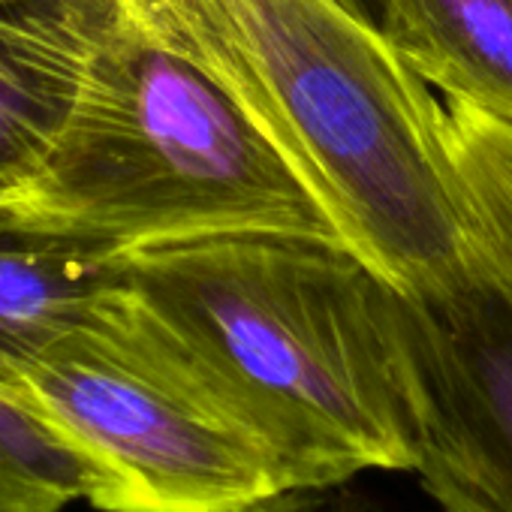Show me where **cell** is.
I'll list each match as a JSON object with an SVG mask.
<instances>
[{"mask_svg":"<svg viewBox=\"0 0 512 512\" xmlns=\"http://www.w3.org/2000/svg\"><path fill=\"white\" fill-rule=\"evenodd\" d=\"M124 299L290 488L413 470L398 287L338 241L214 232L124 250Z\"/></svg>","mask_w":512,"mask_h":512,"instance_id":"6da1fadb","label":"cell"},{"mask_svg":"<svg viewBox=\"0 0 512 512\" xmlns=\"http://www.w3.org/2000/svg\"><path fill=\"white\" fill-rule=\"evenodd\" d=\"M106 4L217 82L392 287L431 293L473 275L440 100L359 0Z\"/></svg>","mask_w":512,"mask_h":512,"instance_id":"7a4b0ae2","label":"cell"},{"mask_svg":"<svg viewBox=\"0 0 512 512\" xmlns=\"http://www.w3.org/2000/svg\"><path fill=\"white\" fill-rule=\"evenodd\" d=\"M82 73L64 133L0 220L112 250L214 235L341 238L323 202L193 61L106 0H70Z\"/></svg>","mask_w":512,"mask_h":512,"instance_id":"3957f363","label":"cell"},{"mask_svg":"<svg viewBox=\"0 0 512 512\" xmlns=\"http://www.w3.org/2000/svg\"><path fill=\"white\" fill-rule=\"evenodd\" d=\"M115 482V512H238L290 488L275 455L142 326L124 284L4 389Z\"/></svg>","mask_w":512,"mask_h":512,"instance_id":"277c9868","label":"cell"},{"mask_svg":"<svg viewBox=\"0 0 512 512\" xmlns=\"http://www.w3.org/2000/svg\"><path fill=\"white\" fill-rule=\"evenodd\" d=\"M413 470L440 512H512V299L476 272L398 290Z\"/></svg>","mask_w":512,"mask_h":512,"instance_id":"5b68a950","label":"cell"},{"mask_svg":"<svg viewBox=\"0 0 512 512\" xmlns=\"http://www.w3.org/2000/svg\"><path fill=\"white\" fill-rule=\"evenodd\" d=\"M79 73L82 40L70 0H0V205L46 169Z\"/></svg>","mask_w":512,"mask_h":512,"instance_id":"8992f818","label":"cell"},{"mask_svg":"<svg viewBox=\"0 0 512 512\" xmlns=\"http://www.w3.org/2000/svg\"><path fill=\"white\" fill-rule=\"evenodd\" d=\"M124 284V250L0 220V392Z\"/></svg>","mask_w":512,"mask_h":512,"instance_id":"52a82bcc","label":"cell"},{"mask_svg":"<svg viewBox=\"0 0 512 512\" xmlns=\"http://www.w3.org/2000/svg\"><path fill=\"white\" fill-rule=\"evenodd\" d=\"M377 22L434 94L512 127V0H380Z\"/></svg>","mask_w":512,"mask_h":512,"instance_id":"ba28073f","label":"cell"},{"mask_svg":"<svg viewBox=\"0 0 512 512\" xmlns=\"http://www.w3.org/2000/svg\"><path fill=\"white\" fill-rule=\"evenodd\" d=\"M437 136L470 269L512 299V127L440 97Z\"/></svg>","mask_w":512,"mask_h":512,"instance_id":"9c48e42d","label":"cell"},{"mask_svg":"<svg viewBox=\"0 0 512 512\" xmlns=\"http://www.w3.org/2000/svg\"><path fill=\"white\" fill-rule=\"evenodd\" d=\"M76 500L115 512L112 476L46 416L0 392V512H61Z\"/></svg>","mask_w":512,"mask_h":512,"instance_id":"30bf717a","label":"cell"},{"mask_svg":"<svg viewBox=\"0 0 512 512\" xmlns=\"http://www.w3.org/2000/svg\"><path fill=\"white\" fill-rule=\"evenodd\" d=\"M335 488H296L281 491L275 497H266L253 506H244L238 512H362L350 506L341 494H332Z\"/></svg>","mask_w":512,"mask_h":512,"instance_id":"8fae6325","label":"cell"}]
</instances>
